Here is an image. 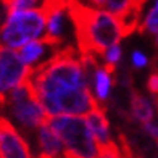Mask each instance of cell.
I'll list each match as a JSON object with an SVG mask.
<instances>
[{
  "mask_svg": "<svg viewBox=\"0 0 158 158\" xmlns=\"http://www.w3.org/2000/svg\"><path fill=\"white\" fill-rule=\"evenodd\" d=\"M98 158H123L121 156V152L119 148L114 145V142L111 143V145H106V147H102V150H100V155Z\"/></svg>",
  "mask_w": 158,
  "mask_h": 158,
  "instance_id": "16",
  "label": "cell"
},
{
  "mask_svg": "<svg viewBox=\"0 0 158 158\" xmlns=\"http://www.w3.org/2000/svg\"><path fill=\"white\" fill-rule=\"evenodd\" d=\"M85 121L90 127L92 134H94L95 140L98 142L100 147H106L113 143L111 137V129H110V121L106 118V113L102 105H97L85 114Z\"/></svg>",
  "mask_w": 158,
  "mask_h": 158,
  "instance_id": "11",
  "label": "cell"
},
{
  "mask_svg": "<svg viewBox=\"0 0 158 158\" xmlns=\"http://www.w3.org/2000/svg\"><path fill=\"white\" fill-rule=\"evenodd\" d=\"M131 111H132V116L140 124L153 121L155 116V108L152 102L137 90H131Z\"/></svg>",
  "mask_w": 158,
  "mask_h": 158,
  "instance_id": "12",
  "label": "cell"
},
{
  "mask_svg": "<svg viewBox=\"0 0 158 158\" xmlns=\"http://www.w3.org/2000/svg\"><path fill=\"white\" fill-rule=\"evenodd\" d=\"M113 76H114V73H111L103 63H97L94 69L87 74L92 95H94L95 102L98 105H103L108 100L111 85H113Z\"/></svg>",
  "mask_w": 158,
  "mask_h": 158,
  "instance_id": "9",
  "label": "cell"
},
{
  "mask_svg": "<svg viewBox=\"0 0 158 158\" xmlns=\"http://www.w3.org/2000/svg\"><path fill=\"white\" fill-rule=\"evenodd\" d=\"M156 145H158V140H156Z\"/></svg>",
  "mask_w": 158,
  "mask_h": 158,
  "instance_id": "25",
  "label": "cell"
},
{
  "mask_svg": "<svg viewBox=\"0 0 158 158\" xmlns=\"http://www.w3.org/2000/svg\"><path fill=\"white\" fill-rule=\"evenodd\" d=\"M68 15L74 26L81 55L102 56L108 47L119 44V40L126 37L123 23L106 10L73 2L68 6Z\"/></svg>",
  "mask_w": 158,
  "mask_h": 158,
  "instance_id": "1",
  "label": "cell"
},
{
  "mask_svg": "<svg viewBox=\"0 0 158 158\" xmlns=\"http://www.w3.org/2000/svg\"><path fill=\"white\" fill-rule=\"evenodd\" d=\"M45 8L8 10L0 24V45L19 50L27 42L42 37L45 34Z\"/></svg>",
  "mask_w": 158,
  "mask_h": 158,
  "instance_id": "3",
  "label": "cell"
},
{
  "mask_svg": "<svg viewBox=\"0 0 158 158\" xmlns=\"http://www.w3.org/2000/svg\"><path fill=\"white\" fill-rule=\"evenodd\" d=\"M47 123L60 135L66 158H98L102 147L95 140L85 116L56 114L48 116Z\"/></svg>",
  "mask_w": 158,
  "mask_h": 158,
  "instance_id": "2",
  "label": "cell"
},
{
  "mask_svg": "<svg viewBox=\"0 0 158 158\" xmlns=\"http://www.w3.org/2000/svg\"><path fill=\"white\" fill-rule=\"evenodd\" d=\"M55 2H58V3H61V5H64V6H69L71 3L74 2V0H55Z\"/></svg>",
  "mask_w": 158,
  "mask_h": 158,
  "instance_id": "20",
  "label": "cell"
},
{
  "mask_svg": "<svg viewBox=\"0 0 158 158\" xmlns=\"http://www.w3.org/2000/svg\"><path fill=\"white\" fill-rule=\"evenodd\" d=\"M131 60H132V64L135 68H145L147 64H148V58L145 55H143L140 50H134L132 52V55H131Z\"/></svg>",
  "mask_w": 158,
  "mask_h": 158,
  "instance_id": "17",
  "label": "cell"
},
{
  "mask_svg": "<svg viewBox=\"0 0 158 158\" xmlns=\"http://www.w3.org/2000/svg\"><path fill=\"white\" fill-rule=\"evenodd\" d=\"M32 68L21 60L18 50L0 45V102L6 94L29 81Z\"/></svg>",
  "mask_w": 158,
  "mask_h": 158,
  "instance_id": "5",
  "label": "cell"
},
{
  "mask_svg": "<svg viewBox=\"0 0 158 158\" xmlns=\"http://www.w3.org/2000/svg\"><path fill=\"white\" fill-rule=\"evenodd\" d=\"M8 10H31V8H44L47 0H2Z\"/></svg>",
  "mask_w": 158,
  "mask_h": 158,
  "instance_id": "13",
  "label": "cell"
},
{
  "mask_svg": "<svg viewBox=\"0 0 158 158\" xmlns=\"http://www.w3.org/2000/svg\"><path fill=\"white\" fill-rule=\"evenodd\" d=\"M0 105L6 108L8 119L23 131H35L48 118L29 81L11 89Z\"/></svg>",
  "mask_w": 158,
  "mask_h": 158,
  "instance_id": "4",
  "label": "cell"
},
{
  "mask_svg": "<svg viewBox=\"0 0 158 158\" xmlns=\"http://www.w3.org/2000/svg\"><path fill=\"white\" fill-rule=\"evenodd\" d=\"M140 32H150L156 35L158 34V8L153 6V8H150L145 19H143V23L140 26Z\"/></svg>",
  "mask_w": 158,
  "mask_h": 158,
  "instance_id": "15",
  "label": "cell"
},
{
  "mask_svg": "<svg viewBox=\"0 0 158 158\" xmlns=\"http://www.w3.org/2000/svg\"><path fill=\"white\" fill-rule=\"evenodd\" d=\"M35 143H37L39 156L47 158H66L64 155V145L52 126L47 121L35 129Z\"/></svg>",
  "mask_w": 158,
  "mask_h": 158,
  "instance_id": "8",
  "label": "cell"
},
{
  "mask_svg": "<svg viewBox=\"0 0 158 158\" xmlns=\"http://www.w3.org/2000/svg\"><path fill=\"white\" fill-rule=\"evenodd\" d=\"M155 44H156V45H158V34H156V35H155Z\"/></svg>",
  "mask_w": 158,
  "mask_h": 158,
  "instance_id": "22",
  "label": "cell"
},
{
  "mask_svg": "<svg viewBox=\"0 0 158 158\" xmlns=\"http://www.w3.org/2000/svg\"><path fill=\"white\" fill-rule=\"evenodd\" d=\"M145 2H147V0H135V3H137V5L140 6V8L143 6V3H145Z\"/></svg>",
  "mask_w": 158,
  "mask_h": 158,
  "instance_id": "21",
  "label": "cell"
},
{
  "mask_svg": "<svg viewBox=\"0 0 158 158\" xmlns=\"http://www.w3.org/2000/svg\"><path fill=\"white\" fill-rule=\"evenodd\" d=\"M147 87L150 90V94L153 97L158 95V71L153 69L152 73L148 74V79H147Z\"/></svg>",
  "mask_w": 158,
  "mask_h": 158,
  "instance_id": "18",
  "label": "cell"
},
{
  "mask_svg": "<svg viewBox=\"0 0 158 158\" xmlns=\"http://www.w3.org/2000/svg\"><path fill=\"white\" fill-rule=\"evenodd\" d=\"M155 6H156V8H158V0H156V3H155Z\"/></svg>",
  "mask_w": 158,
  "mask_h": 158,
  "instance_id": "23",
  "label": "cell"
},
{
  "mask_svg": "<svg viewBox=\"0 0 158 158\" xmlns=\"http://www.w3.org/2000/svg\"><path fill=\"white\" fill-rule=\"evenodd\" d=\"M105 10L116 16L124 27V34H132L139 24L142 8L135 3V0H105Z\"/></svg>",
  "mask_w": 158,
  "mask_h": 158,
  "instance_id": "7",
  "label": "cell"
},
{
  "mask_svg": "<svg viewBox=\"0 0 158 158\" xmlns=\"http://www.w3.org/2000/svg\"><path fill=\"white\" fill-rule=\"evenodd\" d=\"M58 47H55L53 44H50V42L42 35L39 39H34L31 42H27L24 44L18 50V53L21 56V60H23L29 68H35L39 66L40 63H44L47 58L45 56L48 55V52H56Z\"/></svg>",
  "mask_w": 158,
  "mask_h": 158,
  "instance_id": "10",
  "label": "cell"
},
{
  "mask_svg": "<svg viewBox=\"0 0 158 158\" xmlns=\"http://www.w3.org/2000/svg\"><path fill=\"white\" fill-rule=\"evenodd\" d=\"M121 53H123V52H121L119 44H114V45L106 48L103 52V55H102L103 64L111 71V73H114V69H116V66H118V63L121 60Z\"/></svg>",
  "mask_w": 158,
  "mask_h": 158,
  "instance_id": "14",
  "label": "cell"
},
{
  "mask_svg": "<svg viewBox=\"0 0 158 158\" xmlns=\"http://www.w3.org/2000/svg\"><path fill=\"white\" fill-rule=\"evenodd\" d=\"M39 158H47V156H39Z\"/></svg>",
  "mask_w": 158,
  "mask_h": 158,
  "instance_id": "24",
  "label": "cell"
},
{
  "mask_svg": "<svg viewBox=\"0 0 158 158\" xmlns=\"http://www.w3.org/2000/svg\"><path fill=\"white\" fill-rule=\"evenodd\" d=\"M143 131H145L150 137H153L155 140H158V124L155 123V121H150V123H145L142 124Z\"/></svg>",
  "mask_w": 158,
  "mask_h": 158,
  "instance_id": "19",
  "label": "cell"
},
{
  "mask_svg": "<svg viewBox=\"0 0 158 158\" xmlns=\"http://www.w3.org/2000/svg\"><path fill=\"white\" fill-rule=\"evenodd\" d=\"M0 158H34L24 135L5 116H0Z\"/></svg>",
  "mask_w": 158,
  "mask_h": 158,
  "instance_id": "6",
  "label": "cell"
}]
</instances>
